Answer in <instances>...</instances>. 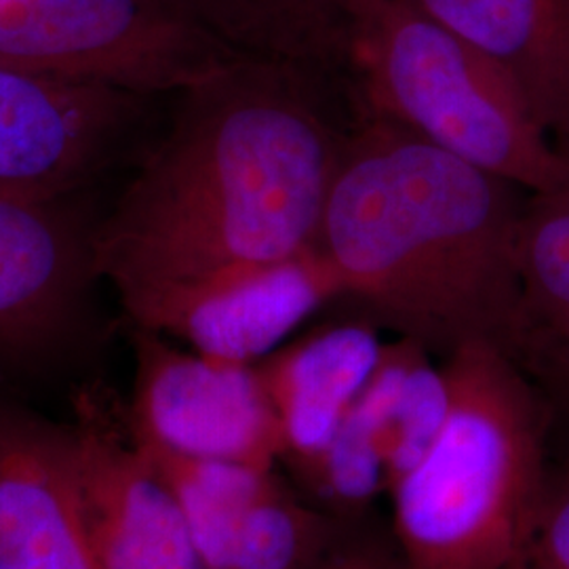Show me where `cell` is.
Listing matches in <instances>:
<instances>
[{
  "label": "cell",
  "instance_id": "obj_1",
  "mask_svg": "<svg viewBox=\"0 0 569 569\" xmlns=\"http://www.w3.org/2000/svg\"><path fill=\"white\" fill-rule=\"evenodd\" d=\"M348 82L239 58L183 89L159 143L96 224L100 279L129 305L317 247L357 108Z\"/></svg>",
  "mask_w": 569,
  "mask_h": 569
},
{
  "label": "cell",
  "instance_id": "obj_2",
  "mask_svg": "<svg viewBox=\"0 0 569 569\" xmlns=\"http://www.w3.org/2000/svg\"><path fill=\"white\" fill-rule=\"evenodd\" d=\"M528 192L395 122L357 110L317 249L340 302L448 357L519 338L517 237Z\"/></svg>",
  "mask_w": 569,
  "mask_h": 569
},
{
  "label": "cell",
  "instance_id": "obj_3",
  "mask_svg": "<svg viewBox=\"0 0 569 569\" xmlns=\"http://www.w3.org/2000/svg\"><path fill=\"white\" fill-rule=\"evenodd\" d=\"M448 418L390 493L409 569H496L523 538L549 477L550 416L540 390L488 340L441 361Z\"/></svg>",
  "mask_w": 569,
  "mask_h": 569
},
{
  "label": "cell",
  "instance_id": "obj_4",
  "mask_svg": "<svg viewBox=\"0 0 569 569\" xmlns=\"http://www.w3.org/2000/svg\"><path fill=\"white\" fill-rule=\"evenodd\" d=\"M348 91L449 154L538 192L561 173L555 140L505 70L411 0H369L357 23Z\"/></svg>",
  "mask_w": 569,
  "mask_h": 569
},
{
  "label": "cell",
  "instance_id": "obj_5",
  "mask_svg": "<svg viewBox=\"0 0 569 569\" xmlns=\"http://www.w3.org/2000/svg\"><path fill=\"white\" fill-rule=\"evenodd\" d=\"M239 58L180 0H0V63L49 79L157 98Z\"/></svg>",
  "mask_w": 569,
  "mask_h": 569
},
{
  "label": "cell",
  "instance_id": "obj_6",
  "mask_svg": "<svg viewBox=\"0 0 569 569\" xmlns=\"http://www.w3.org/2000/svg\"><path fill=\"white\" fill-rule=\"evenodd\" d=\"M136 371L121 411L129 439L154 456L277 467L281 428L256 363L199 355L131 329Z\"/></svg>",
  "mask_w": 569,
  "mask_h": 569
},
{
  "label": "cell",
  "instance_id": "obj_7",
  "mask_svg": "<svg viewBox=\"0 0 569 569\" xmlns=\"http://www.w3.org/2000/svg\"><path fill=\"white\" fill-rule=\"evenodd\" d=\"M150 102L0 63V199H70L121 157Z\"/></svg>",
  "mask_w": 569,
  "mask_h": 569
},
{
  "label": "cell",
  "instance_id": "obj_8",
  "mask_svg": "<svg viewBox=\"0 0 569 569\" xmlns=\"http://www.w3.org/2000/svg\"><path fill=\"white\" fill-rule=\"evenodd\" d=\"M342 289L317 247L169 284L122 306L131 329L159 333L199 355L258 363Z\"/></svg>",
  "mask_w": 569,
  "mask_h": 569
},
{
  "label": "cell",
  "instance_id": "obj_9",
  "mask_svg": "<svg viewBox=\"0 0 569 569\" xmlns=\"http://www.w3.org/2000/svg\"><path fill=\"white\" fill-rule=\"evenodd\" d=\"M96 224L70 199H0V369L47 366L81 345L102 281Z\"/></svg>",
  "mask_w": 569,
  "mask_h": 569
},
{
  "label": "cell",
  "instance_id": "obj_10",
  "mask_svg": "<svg viewBox=\"0 0 569 569\" xmlns=\"http://www.w3.org/2000/svg\"><path fill=\"white\" fill-rule=\"evenodd\" d=\"M84 519L103 569H207L173 491L100 395L70 425Z\"/></svg>",
  "mask_w": 569,
  "mask_h": 569
},
{
  "label": "cell",
  "instance_id": "obj_11",
  "mask_svg": "<svg viewBox=\"0 0 569 569\" xmlns=\"http://www.w3.org/2000/svg\"><path fill=\"white\" fill-rule=\"evenodd\" d=\"M0 569H103L70 427L0 406Z\"/></svg>",
  "mask_w": 569,
  "mask_h": 569
},
{
  "label": "cell",
  "instance_id": "obj_12",
  "mask_svg": "<svg viewBox=\"0 0 569 569\" xmlns=\"http://www.w3.org/2000/svg\"><path fill=\"white\" fill-rule=\"evenodd\" d=\"M382 348L378 327L355 317L315 327L256 363L281 428V465H300L326 448L366 388Z\"/></svg>",
  "mask_w": 569,
  "mask_h": 569
},
{
  "label": "cell",
  "instance_id": "obj_13",
  "mask_svg": "<svg viewBox=\"0 0 569 569\" xmlns=\"http://www.w3.org/2000/svg\"><path fill=\"white\" fill-rule=\"evenodd\" d=\"M493 61L552 140L569 133V0H411Z\"/></svg>",
  "mask_w": 569,
  "mask_h": 569
},
{
  "label": "cell",
  "instance_id": "obj_14",
  "mask_svg": "<svg viewBox=\"0 0 569 569\" xmlns=\"http://www.w3.org/2000/svg\"><path fill=\"white\" fill-rule=\"evenodd\" d=\"M448 407L446 371L430 350L409 338L385 345L345 420L378 451L388 496L437 443Z\"/></svg>",
  "mask_w": 569,
  "mask_h": 569
},
{
  "label": "cell",
  "instance_id": "obj_15",
  "mask_svg": "<svg viewBox=\"0 0 569 569\" xmlns=\"http://www.w3.org/2000/svg\"><path fill=\"white\" fill-rule=\"evenodd\" d=\"M180 2L243 56L293 63L346 81L355 30L369 0Z\"/></svg>",
  "mask_w": 569,
  "mask_h": 569
},
{
  "label": "cell",
  "instance_id": "obj_16",
  "mask_svg": "<svg viewBox=\"0 0 569 569\" xmlns=\"http://www.w3.org/2000/svg\"><path fill=\"white\" fill-rule=\"evenodd\" d=\"M555 143L561 173L549 188L528 192L519 222L521 317L512 359L569 342V133Z\"/></svg>",
  "mask_w": 569,
  "mask_h": 569
},
{
  "label": "cell",
  "instance_id": "obj_17",
  "mask_svg": "<svg viewBox=\"0 0 569 569\" xmlns=\"http://www.w3.org/2000/svg\"><path fill=\"white\" fill-rule=\"evenodd\" d=\"M496 569H569V446L566 443L552 439L549 477L540 505L519 545Z\"/></svg>",
  "mask_w": 569,
  "mask_h": 569
},
{
  "label": "cell",
  "instance_id": "obj_18",
  "mask_svg": "<svg viewBox=\"0 0 569 569\" xmlns=\"http://www.w3.org/2000/svg\"><path fill=\"white\" fill-rule=\"evenodd\" d=\"M310 569H409L399 545L369 515L342 519Z\"/></svg>",
  "mask_w": 569,
  "mask_h": 569
},
{
  "label": "cell",
  "instance_id": "obj_19",
  "mask_svg": "<svg viewBox=\"0 0 569 569\" xmlns=\"http://www.w3.org/2000/svg\"><path fill=\"white\" fill-rule=\"evenodd\" d=\"M515 361L526 369L547 403L552 439L569 446V342L533 348Z\"/></svg>",
  "mask_w": 569,
  "mask_h": 569
}]
</instances>
